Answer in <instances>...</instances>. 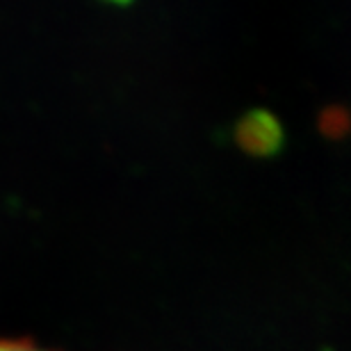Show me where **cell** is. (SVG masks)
Returning a JSON list of instances; mask_svg holds the SVG:
<instances>
[{
    "instance_id": "1",
    "label": "cell",
    "mask_w": 351,
    "mask_h": 351,
    "mask_svg": "<svg viewBox=\"0 0 351 351\" xmlns=\"http://www.w3.org/2000/svg\"><path fill=\"white\" fill-rule=\"evenodd\" d=\"M0 351H46L25 340H0Z\"/></svg>"
}]
</instances>
